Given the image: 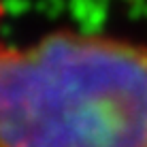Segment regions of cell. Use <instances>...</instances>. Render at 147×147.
Wrapping results in <instances>:
<instances>
[{"mask_svg": "<svg viewBox=\"0 0 147 147\" xmlns=\"http://www.w3.org/2000/svg\"><path fill=\"white\" fill-rule=\"evenodd\" d=\"M0 13H2V0H0Z\"/></svg>", "mask_w": 147, "mask_h": 147, "instance_id": "obj_2", "label": "cell"}, {"mask_svg": "<svg viewBox=\"0 0 147 147\" xmlns=\"http://www.w3.org/2000/svg\"><path fill=\"white\" fill-rule=\"evenodd\" d=\"M0 147H147V47L79 32L0 45Z\"/></svg>", "mask_w": 147, "mask_h": 147, "instance_id": "obj_1", "label": "cell"}]
</instances>
